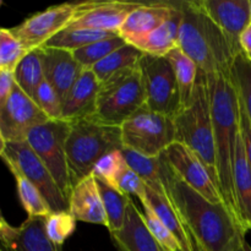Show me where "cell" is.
<instances>
[{
    "mask_svg": "<svg viewBox=\"0 0 251 251\" xmlns=\"http://www.w3.org/2000/svg\"><path fill=\"white\" fill-rule=\"evenodd\" d=\"M161 178L195 251H238L247 230L225 203H212L181 180L161 156Z\"/></svg>",
    "mask_w": 251,
    "mask_h": 251,
    "instance_id": "cell-1",
    "label": "cell"
},
{
    "mask_svg": "<svg viewBox=\"0 0 251 251\" xmlns=\"http://www.w3.org/2000/svg\"><path fill=\"white\" fill-rule=\"evenodd\" d=\"M213 139L217 159V183L223 201L232 215L238 217L233 185L235 147L240 132V102L232 74L206 75Z\"/></svg>",
    "mask_w": 251,
    "mask_h": 251,
    "instance_id": "cell-2",
    "label": "cell"
},
{
    "mask_svg": "<svg viewBox=\"0 0 251 251\" xmlns=\"http://www.w3.org/2000/svg\"><path fill=\"white\" fill-rule=\"evenodd\" d=\"M180 48L205 75L232 74L237 56L220 27L211 20L199 1H181Z\"/></svg>",
    "mask_w": 251,
    "mask_h": 251,
    "instance_id": "cell-3",
    "label": "cell"
},
{
    "mask_svg": "<svg viewBox=\"0 0 251 251\" xmlns=\"http://www.w3.org/2000/svg\"><path fill=\"white\" fill-rule=\"evenodd\" d=\"M122 150L120 126L102 124L91 118L71 123L66 140V156L73 186L91 176L103 156Z\"/></svg>",
    "mask_w": 251,
    "mask_h": 251,
    "instance_id": "cell-4",
    "label": "cell"
},
{
    "mask_svg": "<svg viewBox=\"0 0 251 251\" xmlns=\"http://www.w3.org/2000/svg\"><path fill=\"white\" fill-rule=\"evenodd\" d=\"M174 122L176 127V141L184 144L200 156L218 188L217 159L213 139L210 97L206 75L200 70L191 100L185 107L180 108L178 114L174 117Z\"/></svg>",
    "mask_w": 251,
    "mask_h": 251,
    "instance_id": "cell-5",
    "label": "cell"
},
{
    "mask_svg": "<svg viewBox=\"0 0 251 251\" xmlns=\"http://www.w3.org/2000/svg\"><path fill=\"white\" fill-rule=\"evenodd\" d=\"M146 104L140 68L115 74L100 83L96 112L91 119L112 126H122L125 120Z\"/></svg>",
    "mask_w": 251,
    "mask_h": 251,
    "instance_id": "cell-6",
    "label": "cell"
},
{
    "mask_svg": "<svg viewBox=\"0 0 251 251\" xmlns=\"http://www.w3.org/2000/svg\"><path fill=\"white\" fill-rule=\"evenodd\" d=\"M123 149L151 158H158L176 141L174 118L144 107L120 126Z\"/></svg>",
    "mask_w": 251,
    "mask_h": 251,
    "instance_id": "cell-7",
    "label": "cell"
},
{
    "mask_svg": "<svg viewBox=\"0 0 251 251\" xmlns=\"http://www.w3.org/2000/svg\"><path fill=\"white\" fill-rule=\"evenodd\" d=\"M70 123L50 120L37 125L27 135V144L39 157L51 174L63 195L69 200L73 184L69 173L66 140L70 132Z\"/></svg>",
    "mask_w": 251,
    "mask_h": 251,
    "instance_id": "cell-8",
    "label": "cell"
},
{
    "mask_svg": "<svg viewBox=\"0 0 251 251\" xmlns=\"http://www.w3.org/2000/svg\"><path fill=\"white\" fill-rule=\"evenodd\" d=\"M139 68L146 96L145 107L152 112L176 117L181 108L180 91L168 59L144 54Z\"/></svg>",
    "mask_w": 251,
    "mask_h": 251,
    "instance_id": "cell-9",
    "label": "cell"
},
{
    "mask_svg": "<svg viewBox=\"0 0 251 251\" xmlns=\"http://www.w3.org/2000/svg\"><path fill=\"white\" fill-rule=\"evenodd\" d=\"M1 159L7 167L19 171L38 189L51 212L69 210V200L63 195L51 174L27 141L6 142Z\"/></svg>",
    "mask_w": 251,
    "mask_h": 251,
    "instance_id": "cell-10",
    "label": "cell"
},
{
    "mask_svg": "<svg viewBox=\"0 0 251 251\" xmlns=\"http://www.w3.org/2000/svg\"><path fill=\"white\" fill-rule=\"evenodd\" d=\"M162 158L181 180L206 200L212 203H225L210 171L196 152L181 142L176 141L164 151Z\"/></svg>",
    "mask_w": 251,
    "mask_h": 251,
    "instance_id": "cell-11",
    "label": "cell"
},
{
    "mask_svg": "<svg viewBox=\"0 0 251 251\" xmlns=\"http://www.w3.org/2000/svg\"><path fill=\"white\" fill-rule=\"evenodd\" d=\"M48 120L37 103L15 82L11 95L0 110V130L5 141H26L33 127Z\"/></svg>",
    "mask_w": 251,
    "mask_h": 251,
    "instance_id": "cell-12",
    "label": "cell"
},
{
    "mask_svg": "<svg viewBox=\"0 0 251 251\" xmlns=\"http://www.w3.org/2000/svg\"><path fill=\"white\" fill-rule=\"evenodd\" d=\"M76 2L50 6L32 15L19 26L11 28L27 51L42 48L51 37L69 26L74 16Z\"/></svg>",
    "mask_w": 251,
    "mask_h": 251,
    "instance_id": "cell-13",
    "label": "cell"
},
{
    "mask_svg": "<svg viewBox=\"0 0 251 251\" xmlns=\"http://www.w3.org/2000/svg\"><path fill=\"white\" fill-rule=\"evenodd\" d=\"M145 2L83 1L76 2L71 22L66 28H88L119 33L130 14Z\"/></svg>",
    "mask_w": 251,
    "mask_h": 251,
    "instance_id": "cell-14",
    "label": "cell"
},
{
    "mask_svg": "<svg viewBox=\"0 0 251 251\" xmlns=\"http://www.w3.org/2000/svg\"><path fill=\"white\" fill-rule=\"evenodd\" d=\"M199 2L223 32L234 55H240V34L250 25V0H200Z\"/></svg>",
    "mask_w": 251,
    "mask_h": 251,
    "instance_id": "cell-15",
    "label": "cell"
},
{
    "mask_svg": "<svg viewBox=\"0 0 251 251\" xmlns=\"http://www.w3.org/2000/svg\"><path fill=\"white\" fill-rule=\"evenodd\" d=\"M176 2H145L131 12L123 24L119 36L137 48L150 33L158 28L173 14Z\"/></svg>",
    "mask_w": 251,
    "mask_h": 251,
    "instance_id": "cell-16",
    "label": "cell"
},
{
    "mask_svg": "<svg viewBox=\"0 0 251 251\" xmlns=\"http://www.w3.org/2000/svg\"><path fill=\"white\" fill-rule=\"evenodd\" d=\"M44 80L50 83L63 102L70 88L82 74L83 68L75 60L73 53L64 49L39 48Z\"/></svg>",
    "mask_w": 251,
    "mask_h": 251,
    "instance_id": "cell-17",
    "label": "cell"
},
{
    "mask_svg": "<svg viewBox=\"0 0 251 251\" xmlns=\"http://www.w3.org/2000/svg\"><path fill=\"white\" fill-rule=\"evenodd\" d=\"M100 87V81L93 74V71L91 69H83L80 77L64 97L61 120L71 124L93 117Z\"/></svg>",
    "mask_w": 251,
    "mask_h": 251,
    "instance_id": "cell-18",
    "label": "cell"
},
{
    "mask_svg": "<svg viewBox=\"0 0 251 251\" xmlns=\"http://www.w3.org/2000/svg\"><path fill=\"white\" fill-rule=\"evenodd\" d=\"M109 235L117 251H164L132 201L127 205L122 229L109 233Z\"/></svg>",
    "mask_w": 251,
    "mask_h": 251,
    "instance_id": "cell-19",
    "label": "cell"
},
{
    "mask_svg": "<svg viewBox=\"0 0 251 251\" xmlns=\"http://www.w3.org/2000/svg\"><path fill=\"white\" fill-rule=\"evenodd\" d=\"M68 211L76 221L107 227V216L103 207L97 179L92 174L73 186L69 196Z\"/></svg>",
    "mask_w": 251,
    "mask_h": 251,
    "instance_id": "cell-20",
    "label": "cell"
},
{
    "mask_svg": "<svg viewBox=\"0 0 251 251\" xmlns=\"http://www.w3.org/2000/svg\"><path fill=\"white\" fill-rule=\"evenodd\" d=\"M233 185L239 222L248 232L251 230V167L240 132L235 147Z\"/></svg>",
    "mask_w": 251,
    "mask_h": 251,
    "instance_id": "cell-21",
    "label": "cell"
},
{
    "mask_svg": "<svg viewBox=\"0 0 251 251\" xmlns=\"http://www.w3.org/2000/svg\"><path fill=\"white\" fill-rule=\"evenodd\" d=\"M44 226V217H28L9 242L0 245L10 251H61V247L49 239Z\"/></svg>",
    "mask_w": 251,
    "mask_h": 251,
    "instance_id": "cell-22",
    "label": "cell"
},
{
    "mask_svg": "<svg viewBox=\"0 0 251 251\" xmlns=\"http://www.w3.org/2000/svg\"><path fill=\"white\" fill-rule=\"evenodd\" d=\"M181 19V1H176L172 16L158 28L150 33L137 48L149 55L167 56L173 49L178 48Z\"/></svg>",
    "mask_w": 251,
    "mask_h": 251,
    "instance_id": "cell-23",
    "label": "cell"
},
{
    "mask_svg": "<svg viewBox=\"0 0 251 251\" xmlns=\"http://www.w3.org/2000/svg\"><path fill=\"white\" fill-rule=\"evenodd\" d=\"M140 201H146L162 223L172 232L178 240L183 251H195L193 242L179 217L178 212L169 201L167 194L157 193L146 185V196Z\"/></svg>",
    "mask_w": 251,
    "mask_h": 251,
    "instance_id": "cell-24",
    "label": "cell"
},
{
    "mask_svg": "<svg viewBox=\"0 0 251 251\" xmlns=\"http://www.w3.org/2000/svg\"><path fill=\"white\" fill-rule=\"evenodd\" d=\"M144 51L140 50L139 48H136L132 44L126 43L122 48L109 54L107 58L100 60V63L93 65L91 70L93 71V74L97 76V78L102 83L120 71L139 68L140 60L144 56Z\"/></svg>",
    "mask_w": 251,
    "mask_h": 251,
    "instance_id": "cell-25",
    "label": "cell"
},
{
    "mask_svg": "<svg viewBox=\"0 0 251 251\" xmlns=\"http://www.w3.org/2000/svg\"><path fill=\"white\" fill-rule=\"evenodd\" d=\"M173 68L179 91H180L181 108L185 107L193 97L199 77V68L180 48H176L166 56Z\"/></svg>",
    "mask_w": 251,
    "mask_h": 251,
    "instance_id": "cell-26",
    "label": "cell"
},
{
    "mask_svg": "<svg viewBox=\"0 0 251 251\" xmlns=\"http://www.w3.org/2000/svg\"><path fill=\"white\" fill-rule=\"evenodd\" d=\"M115 36H119V33L88 28H65L51 37L43 47L44 48H56L73 51L76 49L83 48L91 43H95V42L112 38Z\"/></svg>",
    "mask_w": 251,
    "mask_h": 251,
    "instance_id": "cell-27",
    "label": "cell"
},
{
    "mask_svg": "<svg viewBox=\"0 0 251 251\" xmlns=\"http://www.w3.org/2000/svg\"><path fill=\"white\" fill-rule=\"evenodd\" d=\"M122 153L127 166L142 179L149 188L153 189L157 193L167 194L161 178V157L151 158L129 149H123Z\"/></svg>",
    "mask_w": 251,
    "mask_h": 251,
    "instance_id": "cell-28",
    "label": "cell"
},
{
    "mask_svg": "<svg viewBox=\"0 0 251 251\" xmlns=\"http://www.w3.org/2000/svg\"><path fill=\"white\" fill-rule=\"evenodd\" d=\"M97 184L100 198H102L105 216H107V229L109 230V233L117 232V230L122 229L123 225H124L126 208L131 199H130V196L124 195L119 190L112 188V186L98 180V179Z\"/></svg>",
    "mask_w": 251,
    "mask_h": 251,
    "instance_id": "cell-29",
    "label": "cell"
},
{
    "mask_svg": "<svg viewBox=\"0 0 251 251\" xmlns=\"http://www.w3.org/2000/svg\"><path fill=\"white\" fill-rule=\"evenodd\" d=\"M14 76L16 85L33 100L34 92L42 83V81L44 80L43 65H42L39 49L28 51L22 58V60L17 64L16 69H15Z\"/></svg>",
    "mask_w": 251,
    "mask_h": 251,
    "instance_id": "cell-30",
    "label": "cell"
},
{
    "mask_svg": "<svg viewBox=\"0 0 251 251\" xmlns=\"http://www.w3.org/2000/svg\"><path fill=\"white\" fill-rule=\"evenodd\" d=\"M11 172L12 176H15L17 186V194H19L20 201L22 203V207L27 212L28 217H44L51 213L48 203L44 200L42 194L39 193L38 189L28 180L25 178L19 171H16L12 167H7Z\"/></svg>",
    "mask_w": 251,
    "mask_h": 251,
    "instance_id": "cell-31",
    "label": "cell"
},
{
    "mask_svg": "<svg viewBox=\"0 0 251 251\" xmlns=\"http://www.w3.org/2000/svg\"><path fill=\"white\" fill-rule=\"evenodd\" d=\"M126 44V41L120 36L112 37V38L102 39V41L95 42L83 48L73 50L75 60L82 66L83 69H91L93 65L100 63L104 58H107L113 51L118 50L123 46Z\"/></svg>",
    "mask_w": 251,
    "mask_h": 251,
    "instance_id": "cell-32",
    "label": "cell"
},
{
    "mask_svg": "<svg viewBox=\"0 0 251 251\" xmlns=\"http://www.w3.org/2000/svg\"><path fill=\"white\" fill-rule=\"evenodd\" d=\"M233 81L239 95L240 105L251 123V61L243 54L235 58L232 68Z\"/></svg>",
    "mask_w": 251,
    "mask_h": 251,
    "instance_id": "cell-33",
    "label": "cell"
},
{
    "mask_svg": "<svg viewBox=\"0 0 251 251\" xmlns=\"http://www.w3.org/2000/svg\"><path fill=\"white\" fill-rule=\"evenodd\" d=\"M77 221L69 213V211L51 212L46 217V233L49 239L55 245H61L65 243L70 235L76 229Z\"/></svg>",
    "mask_w": 251,
    "mask_h": 251,
    "instance_id": "cell-34",
    "label": "cell"
},
{
    "mask_svg": "<svg viewBox=\"0 0 251 251\" xmlns=\"http://www.w3.org/2000/svg\"><path fill=\"white\" fill-rule=\"evenodd\" d=\"M27 53L11 28H0V68L15 71Z\"/></svg>",
    "mask_w": 251,
    "mask_h": 251,
    "instance_id": "cell-35",
    "label": "cell"
},
{
    "mask_svg": "<svg viewBox=\"0 0 251 251\" xmlns=\"http://www.w3.org/2000/svg\"><path fill=\"white\" fill-rule=\"evenodd\" d=\"M142 206H144V218L145 222H146L147 227H149L150 232L152 233L154 238H156L157 242L159 243L164 251H183L181 250L180 245H179L178 240L176 239L173 234H172L171 230L163 225V223L159 221V218L157 217L156 213L152 211V208L150 207L149 203L146 201H141Z\"/></svg>",
    "mask_w": 251,
    "mask_h": 251,
    "instance_id": "cell-36",
    "label": "cell"
},
{
    "mask_svg": "<svg viewBox=\"0 0 251 251\" xmlns=\"http://www.w3.org/2000/svg\"><path fill=\"white\" fill-rule=\"evenodd\" d=\"M125 164L126 162H125L122 151L109 152L97 162L92 171V176L98 180L114 188L115 180Z\"/></svg>",
    "mask_w": 251,
    "mask_h": 251,
    "instance_id": "cell-37",
    "label": "cell"
},
{
    "mask_svg": "<svg viewBox=\"0 0 251 251\" xmlns=\"http://www.w3.org/2000/svg\"><path fill=\"white\" fill-rule=\"evenodd\" d=\"M33 100L49 119H61L63 102H61L60 97L55 92V90L50 86V83L47 82L46 80L42 81V83L38 86L36 92H34Z\"/></svg>",
    "mask_w": 251,
    "mask_h": 251,
    "instance_id": "cell-38",
    "label": "cell"
},
{
    "mask_svg": "<svg viewBox=\"0 0 251 251\" xmlns=\"http://www.w3.org/2000/svg\"><path fill=\"white\" fill-rule=\"evenodd\" d=\"M114 189L119 190L124 195L137 196L140 200L146 196V184L127 166V163L123 167L122 172L118 176Z\"/></svg>",
    "mask_w": 251,
    "mask_h": 251,
    "instance_id": "cell-39",
    "label": "cell"
},
{
    "mask_svg": "<svg viewBox=\"0 0 251 251\" xmlns=\"http://www.w3.org/2000/svg\"><path fill=\"white\" fill-rule=\"evenodd\" d=\"M15 86L14 71L0 68V110L6 103Z\"/></svg>",
    "mask_w": 251,
    "mask_h": 251,
    "instance_id": "cell-40",
    "label": "cell"
},
{
    "mask_svg": "<svg viewBox=\"0 0 251 251\" xmlns=\"http://www.w3.org/2000/svg\"><path fill=\"white\" fill-rule=\"evenodd\" d=\"M240 134H242L243 141H244L248 161L251 167V123L242 105H240Z\"/></svg>",
    "mask_w": 251,
    "mask_h": 251,
    "instance_id": "cell-41",
    "label": "cell"
},
{
    "mask_svg": "<svg viewBox=\"0 0 251 251\" xmlns=\"http://www.w3.org/2000/svg\"><path fill=\"white\" fill-rule=\"evenodd\" d=\"M239 44L243 55H244L248 60L251 61V24L243 31V33L240 34Z\"/></svg>",
    "mask_w": 251,
    "mask_h": 251,
    "instance_id": "cell-42",
    "label": "cell"
},
{
    "mask_svg": "<svg viewBox=\"0 0 251 251\" xmlns=\"http://www.w3.org/2000/svg\"><path fill=\"white\" fill-rule=\"evenodd\" d=\"M16 232V227H12L2 216L1 211H0V244H5L9 242L12 238V235Z\"/></svg>",
    "mask_w": 251,
    "mask_h": 251,
    "instance_id": "cell-43",
    "label": "cell"
},
{
    "mask_svg": "<svg viewBox=\"0 0 251 251\" xmlns=\"http://www.w3.org/2000/svg\"><path fill=\"white\" fill-rule=\"evenodd\" d=\"M5 149H6V141H5L1 130H0V158H1V156L4 154Z\"/></svg>",
    "mask_w": 251,
    "mask_h": 251,
    "instance_id": "cell-44",
    "label": "cell"
},
{
    "mask_svg": "<svg viewBox=\"0 0 251 251\" xmlns=\"http://www.w3.org/2000/svg\"><path fill=\"white\" fill-rule=\"evenodd\" d=\"M243 250H244V251H251L250 244L247 242V240H245V242L243 243Z\"/></svg>",
    "mask_w": 251,
    "mask_h": 251,
    "instance_id": "cell-45",
    "label": "cell"
},
{
    "mask_svg": "<svg viewBox=\"0 0 251 251\" xmlns=\"http://www.w3.org/2000/svg\"><path fill=\"white\" fill-rule=\"evenodd\" d=\"M250 24H251V0H250Z\"/></svg>",
    "mask_w": 251,
    "mask_h": 251,
    "instance_id": "cell-46",
    "label": "cell"
},
{
    "mask_svg": "<svg viewBox=\"0 0 251 251\" xmlns=\"http://www.w3.org/2000/svg\"><path fill=\"white\" fill-rule=\"evenodd\" d=\"M0 247H1V245H0ZM1 249H2V251H10V250H7V249H5V248H2V247H1Z\"/></svg>",
    "mask_w": 251,
    "mask_h": 251,
    "instance_id": "cell-47",
    "label": "cell"
},
{
    "mask_svg": "<svg viewBox=\"0 0 251 251\" xmlns=\"http://www.w3.org/2000/svg\"><path fill=\"white\" fill-rule=\"evenodd\" d=\"M1 5H2V1H1V0H0V7H1Z\"/></svg>",
    "mask_w": 251,
    "mask_h": 251,
    "instance_id": "cell-48",
    "label": "cell"
},
{
    "mask_svg": "<svg viewBox=\"0 0 251 251\" xmlns=\"http://www.w3.org/2000/svg\"><path fill=\"white\" fill-rule=\"evenodd\" d=\"M238 251H244V250H243V248H242V249H240V250H238Z\"/></svg>",
    "mask_w": 251,
    "mask_h": 251,
    "instance_id": "cell-49",
    "label": "cell"
},
{
    "mask_svg": "<svg viewBox=\"0 0 251 251\" xmlns=\"http://www.w3.org/2000/svg\"><path fill=\"white\" fill-rule=\"evenodd\" d=\"M0 251H2V249H1V247H0Z\"/></svg>",
    "mask_w": 251,
    "mask_h": 251,
    "instance_id": "cell-50",
    "label": "cell"
}]
</instances>
